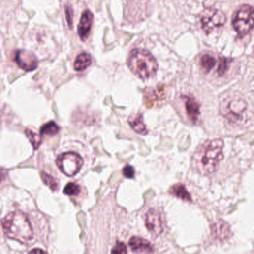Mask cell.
<instances>
[{
  "label": "cell",
  "mask_w": 254,
  "mask_h": 254,
  "mask_svg": "<svg viewBox=\"0 0 254 254\" xmlns=\"http://www.w3.org/2000/svg\"><path fill=\"white\" fill-rule=\"evenodd\" d=\"M224 142L221 139H214L204 143L196 152L194 159L198 171L202 174H211L223 159Z\"/></svg>",
  "instance_id": "obj_1"
},
{
  "label": "cell",
  "mask_w": 254,
  "mask_h": 254,
  "mask_svg": "<svg viewBox=\"0 0 254 254\" xmlns=\"http://www.w3.org/2000/svg\"><path fill=\"white\" fill-rule=\"evenodd\" d=\"M2 224L5 235L9 239L26 243L33 237L30 222L23 212H11L2 220Z\"/></svg>",
  "instance_id": "obj_2"
},
{
  "label": "cell",
  "mask_w": 254,
  "mask_h": 254,
  "mask_svg": "<svg viewBox=\"0 0 254 254\" xmlns=\"http://www.w3.org/2000/svg\"><path fill=\"white\" fill-rule=\"evenodd\" d=\"M128 66L132 73L141 78L153 77L158 70L156 58L144 49H134L129 54Z\"/></svg>",
  "instance_id": "obj_3"
},
{
  "label": "cell",
  "mask_w": 254,
  "mask_h": 254,
  "mask_svg": "<svg viewBox=\"0 0 254 254\" xmlns=\"http://www.w3.org/2000/svg\"><path fill=\"white\" fill-rule=\"evenodd\" d=\"M232 24L241 36L248 34L254 27V8L248 5L241 6L233 17Z\"/></svg>",
  "instance_id": "obj_4"
},
{
  "label": "cell",
  "mask_w": 254,
  "mask_h": 254,
  "mask_svg": "<svg viewBox=\"0 0 254 254\" xmlns=\"http://www.w3.org/2000/svg\"><path fill=\"white\" fill-rule=\"evenodd\" d=\"M56 163L64 174L73 176L80 171L83 165V160L77 153L68 152L60 155Z\"/></svg>",
  "instance_id": "obj_5"
},
{
  "label": "cell",
  "mask_w": 254,
  "mask_h": 254,
  "mask_svg": "<svg viewBox=\"0 0 254 254\" xmlns=\"http://www.w3.org/2000/svg\"><path fill=\"white\" fill-rule=\"evenodd\" d=\"M201 25L205 32H210L221 27L225 23L226 17L224 13L214 8L205 10L201 15Z\"/></svg>",
  "instance_id": "obj_6"
},
{
  "label": "cell",
  "mask_w": 254,
  "mask_h": 254,
  "mask_svg": "<svg viewBox=\"0 0 254 254\" xmlns=\"http://www.w3.org/2000/svg\"><path fill=\"white\" fill-rule=\"evenodd\" d=\"M248 104L242 99H233L226 107L224 117L230 122L237 123L243 121V116L246 112Z\"/></svg>",
  "instance_id": "obj_7"
},
{
  "label": "cell",
  "mask_w": 254,
  "mask_h": 254,
  "mask_svg": "<svg viewBox=\"0 0 254 254\" xmlns=\"http://www.w3.org/2000/svg\"><path fill=\"white\" fill-rule=\"evenodd\" d=\"M146 227L152 235L159 236L163 230V218L156 209H150L146 214Z\"/></svg>",
  "instance_id": "obj_8"
},
{
  "label": "cell",
  "mask_w": 254,
  "mask_h": 254,
  "mask_svg": "<svg viewBox=\"0 0 254 254\" xmlns=\"http://www.w3.org/2000/svg\"><path fill=\"white\" fill-rule=\"evenodd\" d=\"M14 61L20 68L26 71H32L37 68L38 61L36 56L29 51L17 52Z\"/></svg>",
  "instance_id": "obj_9"
},
{
  "label": "cell",
  "mask_w": 254,
  "mask_h": 254,
  "mask_svg": "<svg viewBox=\"0 0 254 254\" xmlns=\"http://www.w3.org/2000/svg\"><path fill=\"white\" fill-rule=\"evenodd\" d=\"M93 14L91 11L87 10L82 14L80 24L78 26V34L80 39L84 41L88 38L93 23Z\"/></svg>",
  "instance_id": "obj_10"
},
{
  "label": "cell",
  "mask_w": 254,
  "mask_h": 254,
  "mask_svg": "<svg viewBox=\"0 0 254 254\" xmlns=\"http://www.w3.org/2000/svg\"><path fill=\"white\" fill-rule=\"evenodd\" d=\"M129 246L132 251L139 254H149L153 252L151 244L147 239L138 236H133L129 240Z\"/></svg>",
  "instance_id": "obj_11"
},
{
  "label": "cell",
  "mask_w": 254,
  "mask_h": 254,
  "mask_svg": "<svg viewBox=\"0 0 254 254\" xmlns=\"http://www.w3.org/2000/svg\"><path fill=\"white\" fill-rule=\"evenodd\" d=\"M185 108L190 119L192 122H196L200 115V107L195 99L191 97H185Z\"/></svg>",
  "instance_id": "obj_12"
},
{
  "label": "cell",
  "mask_w": 254,
  "mask_h": 254,
  "mask_svg": "<svg viewBox=\"0 0 254 254\" xmlns=\"http://www.w3.org/2000/svg\"><path fill=\"white\" fill-rule=\"evenodd\" d=\"M129 124L132 127V129L135 130V132L140 134V135H147V132H148L141 114L131 116L129 119Z\"/></svg>",
  "instance_id": "obj_13"
},
{
  "label": "cell",
  "mask_w": 254,
  "mask_h": 254,
  "mask_svg": "<svg viewBox=\"0 0 254 254\" xmlns=\"http://www.w3.org/2000/svg\"><path fill=\"white\" fill-rule=\"evenodd\" d=\"M212 231L215 237L220 239H225L230 236V226L225 222L221 220L214 224Z\"/></svg>",
  "instance_id": "obj_14"
},
{
  "label": "cell",
  "mask_w": 254,
  "mask_h": 254,
  "mask_svg": "<svg viewBox=\"0 0 254 254\" xmlns=\"http://www.w3.org/2000/svg\"><path fill=\"white\" fill-rule=\"evenodd\" d=\"M93 63V60H92V57L89 54L83 53L80 54L76 58L75 61H74V68L76 71H81L86 68H88Z\"/></svg>",
  "instance_id": "obj_15"
},
{
  "label": "cell",
  "mask_w": 254,
  "mask_h": 254,
  "mask_svg": "<svg viewBox=\"0 0 254 254\" xmlns=\"http://www.w3.org/2000/svg\"><path fill=\"white\" fill-rule=\"evenodd\" d=\"M170 193L173 194V195L180 198V199L184 200V201H192L190 194L188 192L185 187L182 184L173 185L170 189Z\"/></svg>",
  "instance_id": "obj_16"
},
{
  "label": "cell",
  "mask_w": 254,
  "mask_h": 254,
  "mask_svg": "<svg viewBox=\"0 0 254 254\" xmlns=\"http://www.w3.org/2000/svg\"><path fill=\"white\" fill-rule=\"evenodd\" d=\"M59 132V127L53 121L48 123L42 126L40 129V135H49L54 136L56 135Z\"/></svg>",
  "instance_id": "obj_17"
},
{
  "label": "cell",
  "mask_w": 254,
  "mask_h": 254,
  "mask_svg": "<svg viewBox=\"0 0 254 254\" xmlns=\"http://www.w3.org/2000/svg\"><path fill=\"white\" fill-rule=\"evenodd\" d=\"M200 63H201V65L203 69H204L206 72H209L212 68L215 66L217 61L214 59V57L210 56V55H204V56H202V58H201Z\"/></svg>",
  "instance_id": "obj_18"
},
{
  "label": "cell",
  "mask_w": 254,
  "mask_h": 254,
  "mask_svg": "<svg viewBox=\"0 0 254 254\" xmlns=\"http://www.w3.org/2000/svg\"><path fill=\"white\" fill-rule=\"evenodd\" d=\"M41 178H42L43 182H44L47 186H49L52 190L55 191L58 189V181H57L53 176L47 174V173H45V172H42V173H41Z\"/></svg>",
  "instance_id": "obj_19"
},
{
  "label": "cell",
  "mask_w": 254,
  "mask_h": 254,
  "mask_svg": "<svg viewBox=\"0 0 254 254\" xmlns=\"http://www.w3.org/2000/svg\"><path fill=\"white\" fill-rule=\"evenodd\" d=\"M26 135H27L29 141L32 143L33 148H39V145H40L41 142H42V140H41V135H36V134L33 133L32 131L29 130V129H26Z\"/></svg>",
  "instance_id": "obj_20"
},
{
  "label": "cell",
  "mask_w": 254,
  "mask_h": 254,
  "mask_svg": "<svg viewBox=\"0 0 254 254\" xmlns=\"http://www.w3.org/2000/svg\"><path fill=\"white\" fill-rule=\"evenodd\" d=\"M64 192L65 195H77L80 192V186L75 183H68L64 188Z\"/></svg>",
  "instance_id": "obj_21"
},
{
  "label": "cell",
  "mask_w": 254,
  "mask_h": 254,
  "mask_svg": "<svg viewBox=\"0 0 254 254\" xmlns=\"http://www.w3.org/2000/svg\"><path fill=\"white\" fill-rule=\"evenodd\" d=\"M111 254H127V246L122 242H118L112 248Z\"/></svg>",
  "instance_id": "obj_22"
},
{
  "label": "cell",
  "mask_w": 254,
  "mask_h": 254,
  "mask_svg": "<svg viewBox=\"0 0 254 254\" xmlns=\"http://www.w3.org/2000/svg\"><path fill=\"white\" fill-rule=\"evenodd\" d=\"M227 68H228V62H227V59L222 58L220 64H219L218 68H217V73H218L219 75H224L227 70Z\"/></svg>",
  "instance_id": "obj_23"
},
{
  "label": "cell",
  "mask_w": 254,
  "mask_h": 254,
  "mask_svg": "<svg viewBox=\"0 0 254 254\" xmlns=\"http://www.w3.org/2000/svg\"><path fill=\"white\" fill-rule=\"evenodd\" d=\"M123 174L127 179H132L135 176V169L132 166L127 165L123 169Z\"/></svg>",
  "instance_id": "obj_24"
},
{
  "label": "cell",
  "mask_w": 254,
  "mask_h": 254,
  "mask_svg": "<svg viewBox=\"0 0 254 254\" xmlns=\"http://www.w3.org/2000/svg\"><path fill=\"white\" fill-rule=\"evenodd\" d=\"M65 16H66V20L67 22H68V26H69L70 29L72 28V23H73V11L72 8L68 5V6L65 7Z\"/></svg>",
  "instance_id": "obj_25"
},
{
  "label": "cell",
  "mask_w": 254,
  "mask_h": 254,
  "mask_svg": "<svg viewBox=\"0 0 254 254\" xmlns=\"http://www.w3.org/2000/svg\"><path fill=\"white\" fill-rule=\"evenodd\" d=\"M29 254H47V253L40 248H34V249L32 250Z\"/></svg>",
  "instance_id": "obj_26"
},
{
  "label": "cell",
  "mask_w": 254,
  "mask_h": 254,
  "mask_svg": "<svg viewBox=\"0 0 254 254\" xmlns=\"http://www.w3.org/2000/svg\"></svg>",
  "instance_id": "obj_27"
}]
</instances>
